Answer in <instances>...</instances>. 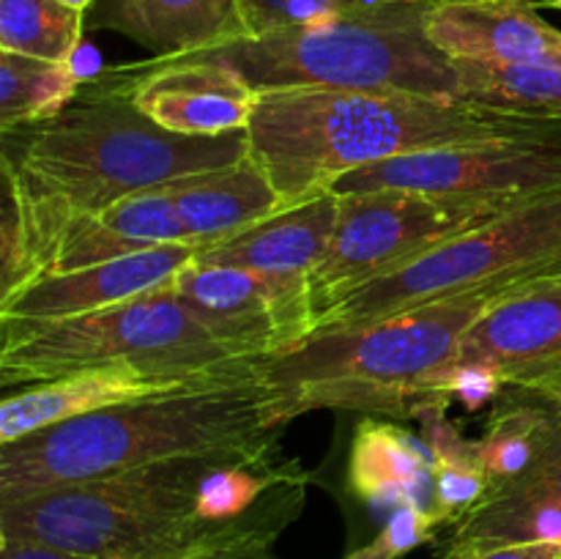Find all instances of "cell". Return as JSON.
Here are the masks:
<instances>
[{
    "mask_svg": "<svg viewBox=\"0 0 561 559\" xmlns=\"http://www.w3.org/2000/svg\"><path fill=\"white\" fill-rule=\"evenodd\" d=\"M294 417L296 400L263 378L257 360L233 376L110 406L0 444V504L159 460L266 447Z\"/></svg>",
    "mask_w": 561,
    "mask_h": 559,
    "instance_id": "cell-1",
    "label": "cell"
},
{
    "mask_svg": "<svg viewBox=\"0 0 561 559\" xmlns=\"http://www.w3.org/2000/svg\"><path fill=\"white\" fill-rule=\"evenodd\" d=\"M561 118H531L455 96L340 88L261 91L247 135L285 208L332 192L343 175L383 159L458 142L537 135Z\"/></svg>",
    "mask_w": 561,
    "mask_h": 559,
    "instance_id": "cell-2",
    "label": "cell"
},
{
    "mask_svg": "<svg viewBox=\"0 0 561 559\" xmlns=\"http://www.w3.org/2000/svg\"><path fill=\"white\" fill-rule=\"evenodd\" d=\"M3 184L49 214H102L124 197L250 157V135L186 137L162 129L118 85L91 80L88 91L47 124L11 132Z\"/></svg>",
    "mask_w": 561,
    "mask_h": 559,
    "instance_id": "cell-3",
    "label": "cell"
},
{
    "mask_svg": "<svg viewBox=\"0 0 561 559\" xmlns=\"http://www.w3.org/2000/svg\"><path fill=\"white\" fill-rule=\"evenodd\" d=\"M515 285H488L356 327L312 332L294 349L263 356L261 373L296 400L299 414L334 409L420 417L427 406H449L444 376L458 360L460 340Z\"/></svg>",
    "mask_w": 561,
    "mask_h": 559,
    "instance_id": "cell-4",
    "label": "cell"
},
{
    "mask_svg": "<svg viewBox=\"0 0 561 559\" xmlns=\"http://www.w3.org/2000/svg\"><path fill=\"white\" fill-rule=\"evenodd\" d=\"M222 455L230 453L159 460L5 502L0 540L47 543L91 559H197L244 540H277L279 532L201 515V486Z\"/></svg>",
    "mask_w": 561,
    "mask_h": 559,
    "instance_id": "cell-5",
    "label": "cell"
},
{
    "mask_svg": "<svg viewBox=\"0 0 561 559\" xmlns=\"http://www.w3.org/2000/svg\"><path fill=\"white\" fill-rule=\"evenodd\" d=\"M438 0H409L239 38L197 53L239 71L257 91L340 88L460 99L453 58L433 47L425 20Z\"/></svg>",
    "mask_w": 561,
    "mask_h": 559,
    "instance_id": "cell-6",
    "label": "cell"
},
{
    "mask_svg": "<svg viewBox=\"0 0 561 559\" xmlns=\"http://www.w3.org/2000/svg\"><path fill=\"white\" fill-rule=\"evenodd\" d=\"M241 362H252V356L217 338L168 283L88 316L42 327H0L3 387L49 381L91 367L203 373Z\"/></svg>",
    "mask_w": 561,
    "mask_h": 559,
    "instance_id": "cell-7",
    "label": "cell"
},
{
    "mask_svg": "<svg viewBox=\"0 0 561 559\" xmlns=\"http://www.w3.org/2000/svg\"><path fill=\"white\" fill-rule=\"evenodd\" d=\"M561 263V190L507 208L389 269L316 318L312 332L356 327L409 307L502 283L546 277Z\"/></svg>",
    "mask_w": 561,
    "mask_h": 559,
    "instance_id": "cell-8",
    "label": "cell"
},
{
    "mask_svg": "<svg viewBox=\"0 0 561 559\" xmlns=\"http://www.w3.org/2000/svg\"><path fill=\"white\" fill-rule=\"evenodd\" d=\"M518 203H471L403 190L340 195L337 225L327 258L312 274L316 318L389 269L403 266L438 241L477 228Z\"/></svg>",
    "mask_w": 561,
    "mask_h": 559,
    "instance_id": "cell-9",
    "label": "cell"
},
{
    "mask_svg": "<svg viewBox=\"0 0 561 559\" xmlns=\"http://www.w3.org/2000/svg\"><path fill=\"white\" fill-rule=\"evenodd\" d=\"M403 190L471 203H524L561 190V121L537 135L403 153L343 175L332 192Z\"/></svg>",
    "mask_w": 561,
    "mask_h": 559,
    "instance_id": "cell-10",
    "label": "cell"
},
{
    "mask_svg": "<svg viewBox=\"0 0 561 559\" xmlns=\"http://www.w3.org/2000/svg\"><path fill=\"white\" fill-rule=\"evenodd\" d=\"M168 285L217 338L252 360L294 349L316 329L307 280L208 266L192 258Z\"/></svg>",
    "mask_w": 561,
    "mask_h": 559,
    "instance_id": "cell-11",
    "label": "cell"
},
{
    "mask_svg": "<svg viewBox=\"0 0 561 559\" xmlns=\"http://www.w3.org/2000/svg\"><path fill=\"white\" fill-rule=\"evenodd\" d=\"M104 80L118 85L153 124L186 137L244 132L261 99V91L239 71L197 55L151 60L124 69V77L107 71Z\"/></svg>",
    "mask_w": 561,
    "mask_h": 559,
    "instance_id": "cell-12",
    "label": "cell"
},
{
    "mask_svg": "<svg viewBox=\"0 0 561 559\" xmlns=\"http://www.w3.org/2000/svg\"><path fill=\"white\" fill-rule=\"evenodd\" d=\"M255 362L257 360L203 373H153L131 365H113L27 384L20 392L5 395L0 403V444H14L31 433L47 431L60 422L77 420V417L93 414L110 406L233 376V373L250 370Z\"/></svg>",
    "mask_w": 561,
    "mask_h": 559,
    "instance_id": "cell-13",
    "label": "cell"
},
{
    "mask_svg": "<svg viewBox=\"0 0 561 559\" xmlns=\"http://www.w3.org/2000/svg\"><path fill=\"white\" fill-rule=\"evenodd\" d=\"M192 258V247L168 244L75 272L47 274L0 301V327H42L107 310L162 288Z\"/></svg>",
    "mask_w": 561,
    "mask_h": 559,
    "instance_id": "cell-14",
    "label": "cell"
},
{
    "mask_svg": "<svg viewBox=\"0 0 561 559\" xmlns=\"http://www.w3.org/2000/svg\"><path fill=\"white\" fill-rule=\"evenodd\" d=\"M491 365L507 384L561 362V277H535L499 296L460 340L458 360Z\"/></svg>",
    "mask_w": 561,
    "mask_h": 559,
    "instance_id": "cell-15",
    "label": "cell"
},
{
    "mask_svg": "<svg viewBox=\"0 0 561 559\" xmlns=\"http://www.w3.org/2000/svg\"><path fill=\"white\" fill-rule=\"evenodd\" d=\"M88 31L121 33L153 60L186 58L250 38L241 0H99Z\"/></svg>",
    "mask_w": 561,
    "mask_h": 559,
    "instance_id": "cell-16",
    "label": "cell"
},
{
    "mask_svg": "<svg viewBox=\"0 0 561 559\" xmlns=\"http://www.w3.org/2000/svg\"><path fill=\"white\" fill-rule=\"evenodd\" d=\"M433 47L453 60L561 58V31L537 14L535 5L513 0H438L425 20Z\"/></svg>",
    "mask_w": 561,
    "mask_h": 559,
    "instance_id": "cell-17",
    "label": "cell"
},
{
    "mask_svg": "<svg viewBox=\"0 0 561 559\" xmlns=\"http://www.w3.org/2000/svg\"><path fill=\"white\" fill-rule=\"evenodd\" d=\"M168 244H186V233L168 192L157 186L124 197L102 214H66L44 258L42 277Z\"/></svg>",
    "mask_w": 561,
    "mask_h": 559,
    "instance_id": "cell-18",
    "label": "cell"
},
{
    "mask_svg": "<svg viewBox=\"0 0 561 559\" xmlns=\"http://www.w3.org/2000/svg\"><path fill=\"white\" fill-rule=\"evenodd\" d=\"M337 208V192H323L263 219L233 239L201 247L195 250V261L310 283L332 244Z\"/></svg>",
    "mask_w": 561,
    "mask_h": 559,
    "instance_id": "cell-19",
    "label": "cell"
},
{
    "mask_svg": "<svg viewBox=\"0 0 561 559\" xmlns=\"http://www.w3.org/2000/svg\"><path fill=\"white\" fill-rule=\"evenodd\" d=\"M190 247L217 244L285 212L268 175L252 157L164 184Z\"/></svg>",
    "mask_w": 561,
    "mask_h": 559,
    "instance_id": "cell-20",
    "label": "cell"
},
{
    "mask_svg": "<svg viewBox=\"0 0 561 559\" xmlns=\"http://www.w3.org/2000/svg\"><path fill=\"white\" fill-rule=\"evenodd\" d=\"M348 488L370 504H422L433 491L431 453L400 425L367 414L351 444Z\"/></svg>",
    "mask_w": 561,
    "mask_h": 559,
    "instance_id": "cell-21",
    "label": "cell"
},
{
    "mask_svg": "<svg viewBox=\"0 0 561 559\" xmlns=\"http://www.w3.org/2000/svg\"><path fill=\"white\" fill-rule=\"evenodd\" d=\"M422 444L431 453L433 491L431 515L438 526H455L491 491V477L482 466L477 442H469L447 420V406L436 403L420 411Z\"/></svg>",
    "mask_w": 561,
    "mask_h": 559,
    "instance_id": "cell-22",
    "label": "cell"
},
{
    "mask_svg": "<svg viewBox=\"0 0 561 559\" xmlns=\"http://www.w3.org/2000/svg\"><path fill=\"white\" fill-rule=\"evenodd\" d=\"M460 99L531 118H561V58L493 64L453 60Z\"/></svg>",
    "mask_w": 561,
    "mask_h": 559,
    "instance_id": "cell-23",
    "label": "cell"
},
{
    "mask_svg": "<svg viewBox=\"0 0 561 559\" xmlns=\"http://www.w3.org/2000/svg\"><path fill=\"white\" fill-rule=\"evenodd\" d=\"M75 64L27 58L0 49V129L3 135L58 118L82 91Z\"/></svg>",
    "mask_w": 561,
    "mask_h": 559,
    "instance_id": "cell-24",
    "label": "cell"
},
{
    "mask_svg": "<svg viewBox=\"0 0 561 559\" xmlns=\"http://www.w3.org/2000/svg\"><path fill=\"white\" fill-rule=\"evenodd\" d=\"M85 14L64 0H0V49L27 58L75 64Z\"/></svg>",
    "mask_w": 561,
    "mask_h": 559,
    "instance_id": "cell-25",
    "label": "cell"
},
{
    "mask_svg": "<svg viewBox=\"0 0 561 559\" xmlns=\"http://www.w3.org/2000/svg\"><path fill=\"white\" fill-rule=\"evenodd\" d=\"M409 0H241L250 36L307 25V22L332 20V16L367 14Z\"/></svg>",
    "mask_w": 561,
    "mask_h": 559,
    "instance_id": "cell-26",
    "label": "cell"
},
{
    "mask_svg": "<svg viewBox=\"0 0 561 559\" xmlns=\"http://www.w3.org/2000/svg\"><path fill=\"white\" fill-rule=\"evenodd\" d=\"M436 529L438 524L431 510L422 504H400L389 515L383 529L367 546L356 548L345 559H403L409 551L433 540Z\"/></svg>",
    "mask_w": 561,
    "mask_h": 559,
    "instance_id": "cell-27",
    "label": "cell"
},
{
    "mask_svg": "<svg viewBox=\"0 0 561 559\" xmlns=\"http://www.w3.org/2000/svg\"><path fill=\"white\" fill-rule=\"evenodd\" d=\"M507 389V378L482 362H455L444 376V398L458 400L466 411H480L482 406L496 403L499 395Z\"/></svg>",
    "mask_w": 561,
    "mask_h": 559,
    "instance_id": "cell-28",
    "label": "cell"
},
{
    "mask_svg": "<svg viewBox=\"0 0 561 559\" xmlns=\"http://www.w3.org/2000/svg\"><path fill=\"white\" fill-rule=\"evenodd\" d=\"M0 559H91V557L66 551V548L47 546V543L0 540Z\"/></svg>",
    "mask_w": 561,
    "mask_h": 559,
    "instance_id": "cell-29",
    "label": "cell"
},
{
    "mask_svg": "<svg viewBox=\"0 0 561 559\" xmlns=\"http://www.w3.org/2000/svg\"><path fill=\"white\" fill-rule=\"evenodd\" d=\"M471 559H561V543H513V546H499L491 551H482Z\"/></svg>",
    "mask_w": 561,
    "mask_h": 559,
    "instance_id": "cell-30",
    "label": "cell"
},
{
    "mask_svg": "<svg viewBox=\"0 0 561 559\" xmlns=\"http://www.w3.org/2000/svg\"><path fill=\"white\" fill-rule=\"evenodd\" d=\"M507 387L531 389V392H540V395H546V398L561 403V362L553 367H546V370H537V373H531V376L518 378V381L507 384Z\"/></svg>",
    "mask_w": 561,
    "mask_h": 559,
    "instance_id": "cell-31",
    "label": "cell"
},
{
    "mask_svg": "<svg viewBox=\"0 0 561 559\" xmlns=\"http://www.w3.org/2000/svg\"><path fill=\"white\" fill-rule=\"evenodd\" d=\"M197 559H279L274 554V540H244L236 546L219 548V551L206 554Z\"/></svg>",
    "mask_w": 561,
    "mask_h": 559,
    "instance_id": "cell-32",
    "label": "cell"
},
{
    "mask_svg": "<svg viewBox=\"0 0 561 559\" xmlns=\"http://www.w3.org/2000/svg\"><path fill=\"white\" fill-rule=\"evenodd\" d=\"M66 5H69V9H75V11H82V14H88V11L93 9V5L99 3V0H64Z\"/></svg>",
    "mask_w": 561,
    "mask_h": 559,
    "instance_id": "cell-33",
    "label": "cell"
},
{
    "mask_svg": "<svg viewBox=\"0 0 561 559\" xmlns=\"http://www.w3.org/2000/svg\"><path fill=\"white\" fill-rule=\"evenodd\" d=\"M513 3H526V5H548V9H561V0H513Z\"/></svg>",
    "mask_w": 561,
    "mask_h": 559,
    "instance_id": "cell-34",
    "label": "cell"
},
{
    "mask_svg": "<svg viewBox=\"0 0 561 559\" xmlns=\"http://www.w3.org/2000/svg\"><path fill=\"white\" fill-rule=\"evenodd\" d=\"M546 277H561V263H559V266H557V269H551V272H548V274H546Z\"/></svg>",
    "mask_w": 561,
    "mask_h": 559,
    "instance_id": "cell-35",
    "label": "cell"
},
{
    "mask_svg": "<svg viewBox=\"0 0 561 559\" xmlns=\"http://www.w3.org/2000/svg\"><path fill=\"white\" fill-rule=\"evenodd\" d=\"M559 406H561V403H559Z\"/></svg>",
    "mask_w": 561,
    "mask_h": 559,
    "instance_id": "cell-36",
    "label": "cell"
}]
</instances>
